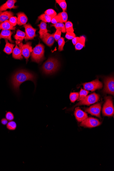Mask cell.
<instances>
[{
	"instance_id": "obj_26",
	"label": "cell",
	"mask_w": 114,
	"mask_h": 171,
	"mask_svg": "<svg viewBox=\"0 0 114 171\" xmlns=\"http://www.w3.org/2000/svg\"><path fill=\"white\" fill-rule=\"evenodd\" d=\"M6 127L10 131H14L16 130L17 128V125L15 121H10L8 122Z\"/></svg>"
},
{
	"instance_id": "obj_8",
	"label": "cell",
	"mask_w": 114,
	"mask_h": 171,
	"mask_svg": "<svg viewBox=\"0 0 114 171\" xmlns=\"http://www.w3.org/2000/svg\"><path fill=\"white\" fill-rule=\"evenodd\" d=\"M25 32V42L28 40H32L36 37V32L37 29H34L29 24H27L24 25Z\"/></svg>"
},
{
	"instance_id": "obj_27",
	"label": "cell",
	"mask_w": 114,
	"mask_h": 171,
	"mask_svg": "<svg viewBox=\"0 0 114 171\" xmlns=\"http://www.w3.org/2000/svg\"><path fill=\"white\" fill-rule=\"evenodd\" d=\"M61 19V23H66L67 21L68 16L67 13L65 11H63L57 14Z\"/></svg>"
},
{
	"instance_id": "obj_22",
	"label": "cell",
	"mask_w": 114,
	"mask_h": 171,
	"mask_svg": "<svg viewBox=\"0 0 114 171\" xmlns=\"http://www.w3.org/2000/svg\"><path fill=\"white\" fill-rule=\"evenodd\" d=\"M5 40L6 44L3 51L7 55H9L12 53L15 45L10 43L7 40Z\"/></svg>"
},
{
	"instance_id": "obj_14",
	"label": "cell",
	"mask_w": 114,
	"mask_h": 171,
	"mask_svg": "<svg viewBox=\"0 0 114 171\" xmlns=\"http://www.w3.org/2000/svg\"><path fill=\"white\" fill-rule=\"evenodd\" d=\"M54 34V33L50 34L47 33L42 39L43 42L49 47L52 46L54 44L55 39Z\"/></svg>"
},
{
	"instance_id": "obj_1",
	"label": "cell",
	"mask_w": 114,
	"mask_h": 171,
	"mask_svg": "<svg viewBox=\"0 0 114 171\" xmlns=\"http://www.w3.org/2000/svg\"><path fill=\"white\" fill-rule=\"evenodd\" d=\"M35 77L32 73L26 70H21L17 71L12 78L11 83L13 88L18 92L22 83L28 80L32 81L35 83Z\"/></svg>"
},
{
	"instance_id": "obj_17",
	"label": "cell",
	"mask_w": 114,
	"mask_h": 171,
	"mask_svg": "<svg viewBox=\"0 0 114 171\" xmlns=\"http://www.w3.org/2000/svg\"><path fill=\"white\" fill-rule=\"evenodd\" d=\"M18 16V24L19 26L25 25L26 24L28 21V18L24 13L19 12L17 14Z\"/></svg>"
},
{
	"instance_id": "obj_31",
	"label": "cell",
	"mask_w": 114,
	"mask_h": 171,
	"mask_svg": "<svg viewBox=\"0 0 114 171\" xmlns=\"http://www.w3.org/2000/svg\"><path fill=\"white\" fill-rule=\"evenodd\" d=\"M58 44L59 45L58 50L59 51H61L64 50V47L65 44V39L63 37H61L58 40Z\"/></svg>"
},
{
	"instance_id": "obj_24",
	"label": "cell",
	"mask_w": 114,
	"mask_h": 171,
	"mask_svg": "<svg viewBox=\"0 0 114 171\" xmlns=\"http://www.w3.org/2000/svg\"><path fill=\"white\" fill-rule=\"evenodd\" d=\"M51 27H53L55 28L57 30H59L63 33H65L66 30L65 25L63 23L59 22L51 25Z\"/></svg>"
},
{
	"instance_id": "obj_7",
	"label": "cell",
	"mask_w": 114,
	"mask_h": 171,
	"mask_svg": "<svg viewBox=\"0 0 114 171\" xmlns=\"http://www.w3.org/2000/svg\"><path fill=\"white\" fill-rule=\"evenodd\" d=\"M83 85L85 90L91 91L92 92L95 91L97 90L100 89L102 88L103 86L102 83L98 79L89 83H83Z\"/></svg>"
},
{
	"instance_id": "obj_34",
	"label": "cell",
	"mask_w": 114,
	"mask_h": 171,
	"mask_svg": "<svg viewBox=\"0 0 114 171\" xmlns=\"http://www.w3.org/2000/svg\"><path fill=\"white\" fill-rule=\"evenodd\" d=\"M9 20L10 24L14 27H16L18 23V19L16 17L13 16L11 17Z\"/></svg>"
},
{
	"instance_id": "obj_35",
	"label": "cell",
	"mask_w": 114,
	"mask_h": 171,
	"mask_svg": "<svg viewBox=\"0 0 114 171\" xmlns=\"http://www.w3.org/2000/svg\"><path fill=\"white\" fill-rule=\"evenodd\" d=\"M5 117L8 121H13L14 119V114L11 112L9 111L5 114Z\"/></svg>"
},
{
	"instance_id": "obj_4",
	"label": "cell",
	"mask_w": 114,
	"mask_h": 171,
	"mask_svg": "<svg viewBox=\"0 0 114 171\" xmlns=\"http://www.w3.org/2000/svg\"><path fill=\"white\" fill-rule=\"evenodd\" d=\"M103 115L105 116H113L114 109L111 97H107L102 110Z\"/></svg>"
},
{
	"instance_id": "obj_21",
	"label": "cell",
	"mask_w": 114,
	"mask_h": 171,
	"mask_svg": "<svg viewBox=\"0 0 114 171\" xmlns=\"http://www.w3.org/2000/svg\"><path fill=\"white\" fill-rule=\"evenodd\" d=\"M85 37H80L78 42L75 45V48L76 50H80L85 47Z\"/></svg>"
},
{
	"instance_id": "obj_36",
	"label": "cell",
	"mask_w": 114,
	"mask_h": 171,
	"mask_svg": "<svg viewBox=\"0 0 114 171\" xmlns=\"http://www.w3.org/2000/svg\"><path fill=\"white\" fill-rule=\"evenodd\" d=\"M76 37V34L74 32H67L65 35L66 38L69 40H72Z\"/></svg>"
},
{
	"instance_id": "obj_2",
	"label": "cell",
	"mask_w": 114,
	"mask_h": 171,
	"mask_svg": "<svg viewBox=\"0 0 114 171\" xmlns=\"http://www.w3.org/2000/svg\"><path fill=\"white\" fill-rule=\"evenodd\" d=\"M44 47V45L39 43L34 47L31 53V60L32 61L40 63L45 59Z\"/></svg>"
},
{
	"instance_id": "obj_37",
	"label": "cell",
	"mask_w": 114,
	"mask_h": 171,
	"mask_svg": "<svg viewBox=\"0 0 114 171\" xmlns=\"http://www.w3.org/2000/svg\"><path fill=\"white\" fill-rule=\"evenodd\" d=\"M61 32H62L59 30H57L54 33V37L56 42H57L58 40L61 38Z\"/></svg>"
},
{
	"instance_id": "obj_33",
	"label": "cell",
	"mask_w": 114,
	"mask_h": 171,
	"mask_svg": "<svg viewBox=\"0 0 114 171\" xmlns=\"http://www.w3.org/2000/svg\"><path fill=\"white\" fill-rule=\"evenodd\" d=\"M44 13L45 14L48 15L52 19L57 15V13L55 11L51 9L46 10Z\"/></svg>"
},
{
	"instance_id": "obj_6",
	"label": "cell",
	"mask_w": 114,
	"mask_h": 171,
	"mask_svg": "<svg viewBox=\"0 0 114 171\" xmlns=\"http://www.w3.org/2000/svg\"><path fill=\"white\" fill-rule=\"evenodd\" d=\"M31 45L32 43L30 42H27L26 44L24 45H23L22 43H21L18 45L21 51L22 55L26 60L27 63L33 51Z\"/></svg>"
},
{
	"instance_id": "obj_15",
	"label": "cell",
	"mask_w": 114,
	"mask_h": 171,
	"mask_svg": "<svg viewBox=\"0 0 114 171\" xmlns=\"http://www.w3.org/2000/svg\"><path fill=\"white\" fill-rule=\"evenodd\" d=\"M13 34V32L9 30H2L1 33L0 34V43L1 40L2 38L9 40L11 43H14V41H13L11 39V36Z\"/></svg>"
},
{
	"instance_id": "obj_9",
	"label": "cell",
	"mask_w": 114,
	"mask_h": 171,
	"mask_svg": "<svg viewBox=\"0 0 114 171\" xmlns=\"http://www.w3.org/2000/svg\"><path fill=\"white\" fill-rule=\"evenodd\" d=\"M101 124V123L97 119L91 117L87 118L82 122L80 125L81 126L91 128L100 126Z\"/></svg>"
},
{
	"instance_id": "obj_10",
	"label": "cell",
	"mask_w": 114,
	"mask_h": 171,
	"mask_svg": "<svg viewBox=\"0 0 114 171\" xmlns=\"http://www.w3.org/2000/svg\"><path fill=\"white\" fill-rule=\"evenodd\" d=\"M104 81V92L113 95L114 94V79L113 77L107 78Z\"/></svg>"
},
{
	"instance_id": "obj_3",
	"label": "cell",
	"mask_w": 114,
	"mask_h": 171,
	"mask_svg": "<svg viewBox=\"0 0 114 171\" xmlns=\"http://www.w3.org/2000/svg\"><path fill=\"white\" fill-rule=\"evenodd\" d=\"M59 66L58 60L54 58L51 57L45 62L42 66L43 72L46 74H50L56 71Z\"/></svg>"
},
{
	"instance_id": "obj_16",
	"label": "cell",
	"mask_w": 114,
	"mask_h": 171,
	"mask_svg": "<svg viewBox=\"0 0 114 171\" xmlns=\"http://www.w3.org/2000/svg\"><path fill=\"white\" fill-rule=\"evenodd\" d=\"M25 37V34L24 32L19 29L17 30L16 34L14 36V38L16 40V45H19L22 43V41Z\"/></svg>"
},
{
	"instance_id": "obj_19",
	"label": "cell",
	"mask_w": 114,
	"mask_h": 171,
	"mask_svg": "<svg viewBox=\"0 0 114 171\" xmlns=\"http://www.w3.org/2000/svg\"><path fill=\"white\" fill-rule=\"evenodd\" d=\"M14 15V13L10 11L0 12V24L8 21Z\"/></svg>"
},
{
	"instance_id": "obj_12",
	"label": "cell",
	"mask_w": 114,
	"mask_h": 171,
	"mask_svg": "<svg viewBox=\"0 0 114 171\" xmlns=\"http://www.w3.org/2000/svg\"><path fill=\"white\" fill-rule=\"evenodd\" d=\"M74 114L76 120L79 122H82L88 118L87 114L79 107L75 109Z\"/></svg>"
},
{
	"instance_id": "obj_29",
	"label": "cell",
	"mask_w": 114,
	"mask_h": 171,
	"mask_svg": "<svg viewBox=\"0 0 114 171\" xmlns=\"http://www.w3.org/2000/svg\"><path fill=\"white\" fill-rule=\"evenodd\" d=\"M89 93V91L85 90H83L82 88H81L79 93V98L78 101H80L83 98H84L85 97L87 96L88 94Z\"/></svg>"
},
{
	"instance_id": "obj_20",
	"label": "cell",
	"mask_w": 114,
	"mask_h": 171,
	"mask_svg": "<svg viewBox=\"0 0 114 171\" xmlns=\"http://www.w3.org/2000/svg\"><path fill=\"white\" fill-rule=\"evenodd\" d=\"M12 57L14 59L16 60H22L23 57L22 54L21 49L16 45L12 52Z\"/></svg>"
},
{
	"instance_id": "obj_11",
	"label": "cell",
	"mask_w": 114,
	"mask_h": 171,
	"mask_svg": "<svg viewBox=\"0 0 114 171\" xmlns=\"http://www.w3.org/2000/svg\"><path fill=\"white\" fill-rule=\"evenodd\" d=\"M102 105L101 103H98L92 105L89 108L85 109L86 112L92 115L95 116L100 118V113Z\"/></svg>"
},
{
	"instance_id": "obj_28",
	"label": "cell",
	"mask_w": 114,
	"mask_h": 171,
	"mask_svg": "<svg viewBox=\"0 0 114 171\" xmlns=\"http://www.w3.org/2000/svg\"><path fill=\"white\" fill-rule=\"evenodd\" d=\"M65 27L67 32H74L73 24L71 22L68 21L65 23Z\"/></svg>"
},
{
	"instance_id": "obj_39",
	"label": "cell",
	"mask_w": 114,
	"mask_h": 171,
	"mask_svg": "<svg viewBox=\"0 0 114 171\" xmlns=\"http://www.w3.org/2000/svg\"><path fill=\"white\" fill-rule=\"evenodd\" d=\"M80 37H75L72 40V42L73 45H75L78 42L79 40Z\"/></svg>"
},
{
	"instance_id": "obj_25",
	"label": "cell",
	"mask_w": 114,
	"mask_h": 171,
	"mask_svg": "<svg viewBox=\"0 0 114 171\" xmlns=\"http://www.w3.org/2000/svg\"><path fill=\"white\" fill-rule=\"evenodd\" d=\"M52 18L46 14H43L38 17V20H42L45 23H50Z\"/></svg>"
},
{
	"instance_id": "obj_32",
	"label": "cell",
	"mask_w": 114,
	"mask_h": 171,
	"mask_svg": "<svg viewBox=\"0 0 114 171\" xmlns=\"http://www.w3.org/2000/svg\"><path fill=\"white\" fill-rule=\"evenodd\" d=\"M70 98L71 101L72 103H74L79 98V93L78 92L71 93Z\"/></svg>"
},
{
	"instance_id": "obj_38",
	"label": "cell",
	"mask_w": 114,
	"mask_h": 171,
	"mask_svg": "<svg viewBox=\"0 0 114 171\" xmlns=\"http://www.w3.org/2000/svg\"><path fill=\"white\" fill-rule=\"evenodd\" d=\"M59 22L61 23V20L60 17L57 15L52 19L51 23L53 24Z\"/></svg>"
},
{
	"instance_id": "obj_13",
	"label": "cell",
	"mask_w": 114,
	"mask_h": 171,
	"mask_svg": "<svg viewBox=\"0 0 114 171\" xmlns=\"http://www.w3.org/2000/svg\"><path fill=\"white\" fill-rule=\"evenodd\" d=\"M16 1V0H8L5 3L0 6V12L4 11L8 9H16L18 8V6L14 5Z\"/></svg>"
},
{
	"instance_id": "obj_30",
	"label": "cell",
	"mask_w": 114,
	"mask_h": 171,
	"mask_svg": "<svg viewBox=\"0 0 114 171\" xmlns=\"http://www.w3.org/2000/svg\"><path fill=\"white\" fill-rule=\"evenodd\" d=\"M56 2L59 4L63 11H66L67 5L65 0H56Z\"/></svg>"
},
{
	"instance_id": "obj_40",
	"label": "cell",
	"mask_w": 114,
	"mask_h": 171,
	"mask_svg": "<svg viewBox=\"0 0 114 171\" xmlns=\"http://www.w3.org/2000/svg\"><path fill=\"white\" fill-rule=\"evenodd\" d=\"M8 121L6 118H4L1 120V123L2 125H7L8 122Z\"/></svg>"
},
{
	"instance_id": "obj_23",
	"label": "cell",
	"mask_w": 114,
	"mask_h": 171,
	"mask_svg": "<svg viewBox=\"0 0 114 171\" xmlns=\"http://www.w3.org/2000/svg\"><path fill=\"white\" fill-rule=\"evenodd\" d=\"M16 28L10 24L8 20L0 24V30H14Z\"/></svg>"
},
{
	"instance_id": "obj_5",
	"label": "cell",
	"mask_w": 114,
	"mask_h": 171,
	"mask_svg": "<svg viewBox=\"0 0 114 171\" xmlns=\"http://www.w3.org/2000/svg\"><path fill=\"white\" fill-rule=\"evenodd\" d=\"M99 96L96 93H93L86 96L76 104V106H89L97 102L99 99Z\"/></svg>"
},
{
	"instance_id": "obj_18",
	"label": "cell",
	"mask_w": 114,
	"mask_h": 171,
	"mask_svg": "<svg viewBox=\"0 0 114 171\" xmlns=\"http://www.w3.org/2000/svg\"><path fill=\"white\" fill-rule=\"evenodd\" d=\"M38 26L39 27L40 30L39 33L40 34V38L42 39L46 35V34L49 32L47 29V24L46 23L42 21L40 24Z\"/></svg>"
}]
</instances>
